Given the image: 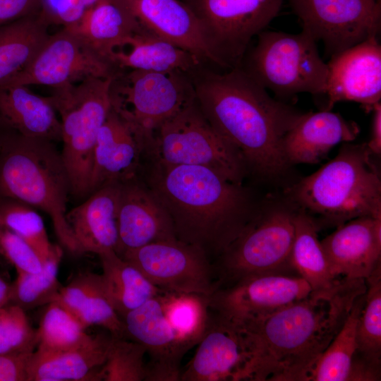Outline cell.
Instances as JSON below:
<instances>
[{
	"label": "cell",
	"instance_id": "cell-1",
	"mask_svg": "<svg viewBox=\"0 0 381 381\" xmlns=\"http://www.w3.org/2000/svg\"><path fill=\"white\" fill-rule=\"evenodd\" d=\"M195 100L212 127L265 178L287 171L286 133L305 113L272 97L240 67L217 72L208 66L191 75Z\"/></svg>",
	"mask_w": 381,
	"mask_h": 381
},
{
	"label": "cell",
	"instance_id": "cell-2",
	"mask_svg": "<svg viewBox=\"0 0 381 381\" xmlns=\"http://www.w3.org/2000/svg\"><path fill=\"white\" fill-rule=\"evenodd\" d=\"M365 290V279H344L267 316L236 321L250 341L253 381H304Z\"/></svg>",
	"mask_w": 381,
	"mask_h": 381
},
{
	"label": "cell",
	"instance_id": "cell-3",
	"mask_svg": "<svg viewBox=\"0 0 381 381\" xmlns=\"http://www.w3.org/2000/svg\"><path fill=\"white\" fill-rule=\"evenodd\" d=\"M148 161L139 176L168 212L177 240L215 260L257 210L248 190L207 167Z\"/></svg>",
	"mask_w": 381,
	"mask_h": 381
},
{
	"label": "cell",
	"instance_id": "cell-4",
	"mask_svg": "<svg viewBox=\"0 0 381 381\" xmlns=\"http://www.w3.org/2000/svg\"><path fill=\"white\" fill-rule=\"evenodd\" d=\"M71 185L55 143L11 133L0 147V199L10 198L44 211L68 252L78 255L66 220Z\"/></svg>",
	"mask_w": 381,
	"mask_h": 381
},
{
	"label": "cell",
	"instance_id": "cell-5",
	"mask_svg": "<svg viewBox=\"0 0 381 381\" xmlns=\"http://www.w3.org/2000/svg\"><path fill=\"white\" fill-rule=\"evenodd\" d=\"M371 155L367 144L346 143L333 159L291 188L294 203L317 217L318 227L381 216V181Z\"/></svg>",
	"mask_w": 381,
	"mask_h": 381
},
{
	"label": "cell",
	"instance_id": "cell-6",
	"mask_svg": "<svg viewBox=\"0 0 381 381\" xmlns=\"http://www.w3.org/2000/svg\"><path fill=\"white\" fill-rule=\"evenodd\" d=\"M112 78L88 76L54 89L50 96L61 121V152L71 195L77 198H85L90 193L95 145L111 109Z\"/></svg>",
	"mask_w": 381,
	"mask_h": 381
},
{
	"label": "cell",
	"instance_id": "cell-7",
	"mask_svg": "<svg viewBox=\"0 0 381 381\" xmlns=\"http://www.w3.org/2000/svg\"><path fill=\"white\" fill-rule=\"evenodd\" d=\"M257 37L239 66L254 80L280 97L325 95L328 65L309 35L263 30Z\"/></svg>",
	"mask_w": 381,
	"mask_h": 381
},
{
	"label": "cell",
	"instance_id": "cell-8",
	"mask_svg": "<svg viewBox=\"0 0 381 381\" xmlns=\"http://www.w3.org/2000/svg\"><path fill=\"white\" fill-rule=\"evenodd\" d=\"M297 211L281 205L257 210L212 263L217 289L252 275L297 273L291 264Z\"/></svg>",
	"mask_w": 381,
	"mask_h": 381
},
{
	"label": "cell",
	"instance_id": "cell-9",
	"mask_svg": "<svg viewBox=\"0 0 381 381\" xmlns=\"http://www.w3.org/2000/svg\"><path fill=\"white\" fill-rule=\"evenodd\" d=\"M143 158L207 167L236 184H242L248 169L240 153L209 123L196 100L154 132Z\"/></svg>",
	"mask_w": 381,
	"mask_h": 381
},
{
	"label": "cell",
	"instance_id": "cell-10",
	"mask_svg": "<svg viewBox=\"0 0 381 381\" xmlns=\"http://www.w3.org/2000/svg\"><path fill=\"white\" fill-rule=\"evenodd\" d=\"M111 100L143 152L154 132L194 102L195 95L186 73L119 70L112 78Z\"/></svg>",
	"mask_w": 381,
	"mask_h": 381
},
{
	"label": "cell",
	"instance_id": "cell-11",
	"mask_svg": "<svg viewBox=\"0 0 381 381\" xmlns=\"http://www.w3.org/2000/svg\"><path fill=\"white\" fill-rule=\"evenodd\" d=\"M198 17L220 68L239 67L253 37L279 12L284 0H182Z\"/></svg>",
	"mask_w": 381,
	"mask_h": 381
},
{
	"label": "cell",
	"instance_id": "cell-12",
	"mask_svg": "<svg viewBox=\"0 0 381 381\" xmlns=\"http://www.w3.org/2000/svg\"><path fill=\"white\" fill-rule=\"evenodd\" d=\"M302 31L330 57L371 37L381 27L380 0H289Z\"/></svg>",
	"mask_w": 381,
	"mask_h": 381
},
{
	"label": "cell",
	"instance_id": "cell-13",
	"mask_svg": "<svg viewBox=\"0 0 381 381\" xmlns=\"http://www.w3.org/2000/svg\"><path fill=\"white\" fill-rule=\"evenodd\" d=\"M120 257L162 291L209 297L217 289L213 265L207 255L177 239L150 243Z\"/></svg>",
	"mask_w": 381,
	"mask_h": 381
},
{
	"label": "cell",
	"instance_id": "cell-14",
	"mask_svg": "<svg viewBox=\"0 0 381 381\" xmlns=\"http://www.w3.org/2000/svg\"><path fill=\"white\" fill-rule=\"evenodd\" d=\"M198 344L181 381H253V352L238 322L210 308L207 327Z\"/></svg>",
	"mask_w": 381,
	"mask_h": 381
},
{
	"label": "cell",
	"instance_id": "cell-15",
	"mask_svg": "<svg viewBox=\"0 0 381 381\" xmlns=\"http://www.w3.org/2000/svg\"><path fill=\"white\" fill-rule=\"evenodd\" d=\"M117 71L71 30L49 35L30 64L0 85H41L56 89L88 76L113 77Z\"/></svg>",
	"mask_w": 381,
	"mask_h": 381
},
{
	"label": "cell",
	"instance_id": "cell-16",
	"mask_svg": "<svg viewBox=\"0 0 381 381\" xmlns=\"http://www.w3.org/2000/svg\"><path fill=\"white\" fill-rule=\"evenodd\" d=\"M313 291L297 273L252 275L218 288L208 298L210 308L237 322L271 315Z\"/></svg>",
	"mask_w": 381,
	"mask_h": 381
},
{
	"label": "cell",
	"instance_id": "cell-17",
	"mask_svg": "<svg viewBox=\"0 0 381 381\" xmlns=\"http://www.w3.org/2000/svg\"><path fill=\"white\" fill-rule=\"evenodd\" d=\"M159 294L121 318L125 337L143 345L149 356L145 381H179L181 361L191 347L168 322Z\"/></svg>",
	"mask_w": 381,
	"mask_h": 381
},
{
	"label": "cell",
	"instance_id": "cell-18",
	"mask_svg": "<svg viewBox=\"0 0 381 381\" xmlns=\"http://www.w3.org/2000/svg\"><path fill=\"white\" fill-rule=\"evenodd\" d=\"M325 95V110L342 101L371 107L381 98V46L371 37L332 56Z\"/></svg>",
	"mask_w": 381,
	"mask_h": 381
},
{
	"label": "cell",
	"instance_id": "cell-19",
	"mask_svg": "<svg viewBox=\"0 0 381 381\" xmlns=\"http://www.w3.org/2000/svg\"><path fill=\"white\" fill-rule=\"evenodd\" d=\"M145 29L188 51L204 64L220 68L202 25L182 0H114Z\"/></svg>",
	"mask_w": 381,
	"mask_h": 381
},
{
	"label": "cell",
	"instance_id": "cell-20",
	"mask_svg": "<svg viewBox=\"0 0 381 381\" xmlns=\"http://www.w3.org/2000/svg\"><path fill=\"white\" fill-rule=\"evenodd\" d=\"M117 226L119 256L150 243L177 239L168 212L139 175L121 183Z\"/></svg>",
	"mask_w": 381,
	"mask_h": 381
},
{
	"label": "cell",
	"instance_id": "cell-21",
	"mask_svg": "<svg viewBox=\"0 0 381 381\" xmlns=\"http://www.w3.org/2000/svg\"><path fill=\"white\" fill-rule=\"evenodd\" d=\"M320 243L336 278L365 279L381 264V216L348 221Z\"/></svg>",
	"mask_w": 381,
	"mask_h": 381
},
{
	"label": "cell",
	"instance_id": "cell-22",
	"mask_svg": "<svg viewBox=\"0 0 381 381\" xmlns=\"http://www.w3.org/2000/svg\"><path fill=\"white\" fill-rule=\"evenodd\" d=\"M143 158L138 141L111 108L95 145L89 195L108 184L123 183L138 176Z\"/></svg>",
	"mask_w": 381,
	"mask_h": 381
},
{
	"label": "cell",
	"instance_id": "cell-23",
	"mask_svg": "<svg viewBox=\"0 0 381 381\" xmlns=\"http://www.w3.org/2000/svg\"><path fill=\"white\" fill-rule=\"evenodd\" d=\"M121 183L104 186L92 192L85 201L67 211L66 217L78 254L99 255L116 252L118 245L117 210Z\"/></svg>",
	"mask_w": 381,
	"mask_h": 381
},
{
	"label": "cell",
	"instance_id": "cell-24",
	"mask_svg": "<svg viewBox=\"0 0 381 381\" xmlns=\"http://www.w3.org/2000/svg\"><path fill=\"white\" fill-rule=\"evenodd\" d=\"M359 133L356 123L330 110L305 113L286 133L283 144L288 163L315 164L341 143L353 140Z\"/></svg>",
	"mask_w": 381,
	"mask_h": 381
},
{
	"label": "cell",
	"instance_id": "cell-25",
	"mask_svg": "<svg viewBox=\"0 0 381 381\" xmlns=\"http://www.w3.org/2000/svg\"><path fill=\"white\" fill-rule=\"evenodd\" d=\"M112 335L97 334L85 344L68 350H35L30 356L27 381H101Z\"/></svg>",
	"mask_w": 381,
	"mask_h": 381
},
{
	"label": "cell",
	"instance_id": "cell-26",
	"mask_svg": "<svg viewBox=\"0 0 381 381\" xmlns=\"http://www.w3.org/2000/svg\"><path fill=\"white\" fill-rule=\"evenodd\" d=\"M109 63L117 71H179L190 75L202 66H207L191 53L155 35L141 25L121 49L113 52Z\"/></svg>",
	"mask_w": 381,
	"mask_h": 381
},
{
	"label": "cell",
	"instance_id": "cell-27",
	"mask_svg": "<svg viewBox=\"0 0 381 381\" xmlns=\"http://www.w3.org/2000/svg\"><path fill=\"white\" fill-rule=\"evenodd\" d=\"M0 116L20 135L61 141V121L51 97L38 95L26 85H0Z\"/></svg>",
	"mask_w": 381,
	"mask_h": 381
},
{
	"label": "cell",
	"instance_id": "cell-28",
	"mask_svg": "<svg viewBox=\"0 0 381 381\" xmlns=\"http://www.w3.org/2000/svg\"><path fill=\"white\" fill-rule=\"evenodd\" d=\"M54 301L64 306L85 329L97 325L113 336L126 338L123 321L109 300L102 274L90 272L78 274L61 288Z\"/></svg>",
	"mask_w": 381,
	"mask_h": 381
},
{
	"label": "cell",
	"instance_id": "cell-29",
	"mask_svg": "<svg viewBox=\"0 0 381 381\" xmlns=\"http://www.w3.org/2000/svg\"><path fill=\"white\" fill-rule=\"evenodd\" d=\"M365 282L366 290L357 322V351L351 381L381 380V264L365 279Z\"/></svg>",
	"mask_w": 381,
	"mask_h": 381
},
{
	"label": "cell",
	"instance_id": "cell-30",
	"mask_svg": "<svg viewBox=\"0 0 381 381\" xmlns=\"http://www.w3.org/2000/svg\"><path fill=\"white\" fill-rule=\"evenodd\" d=\"M140 27L136 20L115 1L100 0L76 25L66 28L73 31L88 48L110 64L113 52L122 47Z\"/></svg>",
	"mask_w": 381,
	"mask_h": 381
},
{
	"label": "cell",
	"instance_id": "cell-31",
	"mask_svg": "<svg viewBox=\"0 0 381 381\" xmlns=\"http://www.w3.org/2000/svg\"><path fill=\"white\" fill-rule=\"evenodd\" d=\"M98 256L107 294L121 319L162 291L114 250L102 253Z\"/></svg>",
	"mask_w": 381,
	"mask_h": 381
},
{
	"label": "cell",
	"instance_id": "cell-32",
	"mask_svg": "<svg viewBox=\"0 0 381 381\" xmlns=\"http://www.w3.org/2000/svg\"><path fill=\"white\" fill-rule=\"evenodd\" d=\"M39 13L0 26V85L33 59L49 34Z\"/></svg>",
	"mask_w": 381,
	"mask_h": 381
},
{
	"label": "cell",
	"instance_id": "cell-33",
	"mask_svg": "<svg viewBox=\"0 0 381 381\" xmlns=\"http://www.w3.org/2000/svg\"><path fill=\"white\" fill-rule=\"evenodd\" d=\"M295 236L291 253V264L313 291L328 289L344 279L336 278L330 269L320 241L318 226L313 218L301 209L295 216Z\"/></svg>",
	"mask_w": 381,
	"mask_h": 381
},
{
	"label": "cell",
	"instance_id": "cell-34",
	"mask_svg": "<svg viewBox=\"0 0 381 381\" xmlns=\"http://www.w3.org/2000/svg\"><path fill=\"white\" fill-rule=\"evenodd\" d=\"M364 294L356 299L341 328L304 381H350L357 351V322Z\"/></svg>",
	"mask_w": 381,
	"mask_h": 381
},
{
	"label": "cell",
	"instance_id": "cell-35",
	"mask_svg": "<svg viewBox=\"0 0 381 381\" xmlns=\"http://www.w3.org/2000/svg\"><path fill=\"white\" fill-rule=\"evenodd\" d=\"M159 296L164 314L178 337L190 347L198 344L208 322L207 296L162 291Z\"/></svg>",
	"mask_w": 381,
	"mask_h": 381
},
{
	"label": "cell",
	"instance_id": "cell-36",
	"mask_svg": "<svg viewBox=\"0 0 381 381\" xmlns=\"http://www.w3.org/2000/svg\"><path fill=\"white\" fill-rule=\"evenodd\" d=\"M63 250L60 246L37 272L16 270L17 277L11 284L8 303L25 311L46 306L55 301L62 286L58 273Z\"/></svg>",
	"mask_w": 381,
	"mask_h": 381
},
{
	"label": "cell",
	"instance_id": "cell-37",
	"mask_svg": "<svg viewBox=\"0 0 381 381\" xmlns=\"http://www.w3.org/2000/svg\"><path fill=\"white\" fill-rule=\"evenodd\" d=\"M37 350L55 352L79 347L90 341L93 335L64 306L56 301L45 306L37 329Z\"/></svg>",
	"mask_w": 381,
	"mask_h": 381
},
{
	"label": "cell",
	"instance_id": "cell-38",
	"mask_svg": "<svg viewBox=\"0 0 381 381\" xmlns=\"http://www.w3.org/2000/svg\"><path fill=\"white\" fill-rule=\"evenodd\" d=\"M0 220L25 240L44 262L57 250L49 239L44 223L35 208L19 200L0 199Z\"/></svg>",
	"mask_w": 381,
	"mask_h": 381
},
{
	"label": "cell",
	"instance_id": "cell-39",
	"mask_svg": "<svg viewBox=\"0 0 381 381\" xmlns=\"http://www.w3.org/2000/svg\"><path fill=\"white\" fill-rule=\"evenodd\" d=\"M145 349L131 339L112 335L100 380L142 381L145 380Z\"/></svg>",
	"mask_w": 381,
	"mask_h": 381
},
{
	"label": "cell",
	"instance_id": "cell-40",
	"mask_svg": "<svg viewBox=\"0 0 381 381\" xmlns=\"http://www.w3.org/2000/svg\"><path fill=\"white\" fill-rule=\"evenodd\" d=\"M37 329L21 308L7 304L0 308V355L34 352L38 345Z\"/></svg>",
	"mask_w": 381,
	"mask_h": 381
},
{
	"label": "cell",
	"instance_id": "cell-41",
	"mask_svg": "<svg viewBox=\"0 0 381 381\" xmlns=\"http://www.w3.org/2000/svg\"><path fill=\"white\" fill-rule=\"evenodd\" d=\"M0 255L16 268L28 272H37L44 262L36 251L21 237L6 227L0 220Z\"/></svg>",
	"mask_w": 381,
	"mask_h": 381
},
{
	"label": "cell",
	"instance_id": "cell-42",
	"mask_svg": "<svg viewBox=\"0 0 381 381\" xmlns=\"http://www.w3.org/2000/svg\"><path fill=\"white\" fill-rule=\"evenodd\" d=\"M100 0H40V14L51 25L71 28Z\"/></svg>",
	"mask_w": 381,
	"mask_h": 381
},
{
	"label": "cell",
	"instance_id": "cell-43",
	"mask_svg": "<svg viewBox=\"0 0 381 381\" xmlns=\"http://www.w3.org/2000/svg\"><path fill=\"white\" fill-rule=\"evenodd\" d=\"M32 353L0 355V381H27L28 364Z\"/></svg>",
	"mask_w": 381,
	"mask_h": 381
},
{
	"label": "cell",
	"instance_id": "cell-44",
	"mask_svg": "<svg viewBox=\"0 0 381 381\" xmlns=\"http://www.w3.org/2000/svg\"><path fill=\"white\" fill-rule=\"evenodd\" d=\"M40 0H0V26L40 12Z\"/></svg>",
	"mask_w": 381,
	"mask_h": 381
},
{
	"label": "cell",
	"instance_id": "cell-45",
	"mask_svg": "<svg viewBox=\"0 0 381 381\" xmlns=\"http://www.w3.org/2000/svg\"><path fill=\"white\" fill-rule=\"evenodd\" d=\"M373 111L372 133L367 146L370 152L374 155L381 152V104L380 102L373 104L370 108Z\"/></svg>",
	"mask_w": 381,
	"mask_h": 381
},
{
	"label": "cell",
	"instance_id": "cell-46",
	"mask_svg": "<svg viewBox=\"0 0 381 381\" xmlns=\"http://www.w3.org/2000/svg\"><path fill=\"white\" fill-rule=\"evenodd\" d=\"M11 284L0 275V308L8 303Z\"/></svg>",
	"mask_w": 381,
	"mask_h": 381
},
{
	"label": "cell",
	"instance_id": "cell-47",
	"mask_svg": "<svg viewBox=\"0 0 381 381\" xmlns=\"http://www.w3.org/2000/svg\"><path fill=\"white\" fill-rule=\"evenodd\" d=\"M13 131H14L11 129L0 116V147L6 137Z\"/></svg>",
	"mask_w": 381,
	"mask_h": 381
}]
</instances>
